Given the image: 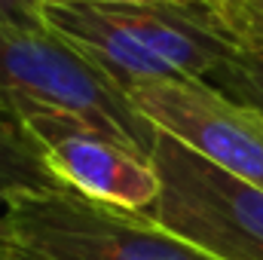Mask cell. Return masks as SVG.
<instances>
[{
  "label": "cell",
  "instance_id": "obj_1",
  "mask_svg": "<svg viewBox=\"0 0 263 260\" xmlns=\"http://www.w3.org/2000/svg\"><path fill=\"white\" fill-rule=\"evenodd\" d=\"M46 25L126 95L150 80H214L242 49L220 3H46Z\"/></svg>",
  "mask_w": 263,
  "mask_h": 260
},
{
  "label": "cell",
  "instance_id": "obj_2",
  "mask_svg": "<svg viewBox=\"0 0 263 260\" xmlns=\"http://www.w3.org/2000/svg\"><path fill=\"white\" fill-rule=\"evenodd\" d=\"M0 104L18 126L40 110L80 117L144 156H153L159 138L129 95L52 31L0 25Z\"/></svg>",
  "mask_w": 263,
  "mask_h": 260
},
{
  "label": "cell",
  "instance_id": "obj_3",
  "mask_svg": "<svg viewBox=\"0 0 263 260\" xmlns=\"http://www.w3.org/2000/svg\"><path fill=\"white\" fill-rule=\"evenodd\" d=\"M0 220L18 260H214L147 214L120 211L65 187L3 202Z\"/></svg>",
  "mask_w": 263,
  "mask_h": 260
},
{
  "label": "cell",
  "instance_id": "obj_4",
  "mask_svg": "<svg viewBox=\"0 0 263 260\" xmlns=\"http://www.w3.org/2000/svg\"><path fill=\"white\" fill-rule=\"evenodd\" d=\"M159 175L156 224L214 260H263V190L245 184L190 147L159 132L153 147Z\"/></svg>",
  "mask_w": 263,
  "mask_h": 260
},
{
  "label": "cell",
  "instance_id": "obj_5",
  "mask_svg": "<svg viewBox=\"0 0 263 260\" xmlns=\"http://www.w3.org/2000/svg\"><path fill=\"white\" fill-rule=\"evenodd\" d=\"M22 132L65 190L132 214L156 211L162 187L153 159L117 135L59 110L25 117Z\"/></svg>",
  "mask_w": 263,
  "mask_h": 260
},
{
  "label": "cell",
  "instance_id": "obj_6",
  "mask_svg": "<svg viewBox=\"0 0 263 260\" xmlns=\"http://www.w3.org/2000/svg\"><path fill=\"white\" fill-rule=\"evenodd\" d=\"M156 126L220 172L263 190V117L211 80H150L129 92Z\"/></svg>",
  "mask_w": 263,
  "mask_h": 260
},
{
  "label": "cell",
  "instance_id": "obj_7",
  "mask_svg": "<svg viewBox=\"0 0 263 260\" xmlns=\"http://www.w3.org/2000/svg\"><path fill=\"white\" fill-rule=\"evenodd\" d=\"M62 184L49 175L34 144L25 138L22 126L0 104V202L25 193L59 190Z\"/></svg>",
  "mask_w": 263,
  "mask_h": 260
},
{
  "label": "cell",
  "instance_id": "obj_8",
  "mask_svg": "<svg viewBox=\"0 0 263 260\" xmlns=\"http://www.w3.org/2000/svg\"><path fill=\"white\" fill-rule=\"evenodd\" d=\"M211 83L263 117V40L242 46Z\"/></svg>",
  "mask_w": 263,
  "mask_h": 260
},
{
  "label": "cell",
  "instance_id": "obj_9",
  "mask_svg": "<svg viewBox=\"0 0 263 260\" xmlns=\"http://www.w3.org/2000/svg\"><path fill=\"white\" fill-rule=\"evenodd\" d=\"M220 12L242 46L263 40V0H220Z\"/></svg>",
  "mask_w": 263,
  "mask_h": 260
},
{
  "label": "cell",
  "instance_id": "obj_10",
  "mask_svg": "<svg viewBox=\"0 0 263 260\" xmlns=\"http://www.w3.org/2000/svg\"><path fill=\"white\" fill-rule=\"evenodd\" d=\"M0 25L25 31H49L46 0H0Z\"/></svg>",
  "mask_w": 263,
  "mask_h": 260
},
{
  "label": "cell",
  "instance_id": "obj_11",
  "mask_svg": "<svg viewBox=\"0 0 263 260\" xmlns=\"http://www.w3.org/2000/svg\"><path fill=\"white\" fill-rule=\"evenodd\" d=\"M46 3H104V6H126V3H190V6H217L220 0H46Z\"/></svg>",
  "mask_w": 263,
  "mask_h": 260
},
{
  "label": "cell",
  "instance_id": "obj_12",
  "mask_svg": "<svg viewBox=\"0 0 263 260\" xmlns=\"http://www.w3.org/2000/svg\"><path fill=\"white\" fill-rule=\"evenodd\" d=\"M0 260H18L12 254V248L6 245V236H3V220H0Z\"/></svg>",
  "mask_w": 263,
  "mask_h": 260
}]
</instances>
